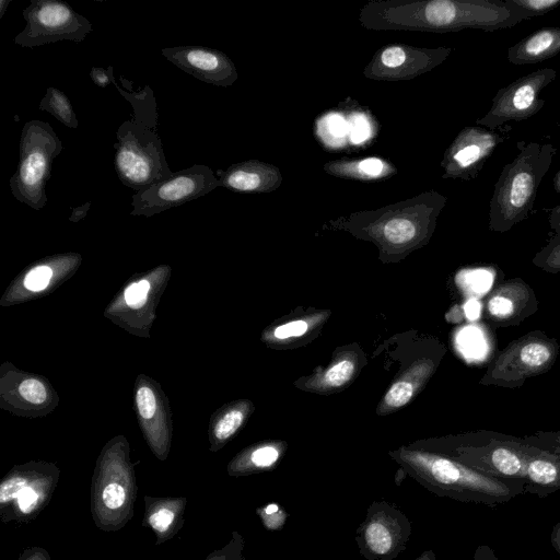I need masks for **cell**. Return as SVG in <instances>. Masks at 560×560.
<instances>
[{"label":"cell","instance_id":"obj_25","mask_svg":"<svg viewBox=\"0 0 560 560\" xmlns=\"http://www.w3.org/2000/svg\"><path fill=\"white\" fill-rule=\"evenodd\" d=\"M257 514L264 527L271 532L281 530L289 516L284 508L277 502H270L260 506L257 509Z\"/></svg>","mask_w":560,"mask_h":560},{"label":"cell","instance_id":"obj_45","mask_svg":"<svg viewBox=\"0 0 560 560\" xmlns=\"http://www.w3.org/2000/svg\"><path fill=\"white\" fill-rule=\"evenodd\" d=\"M550 542L553 549L560 555V522L556 523L551 529Z\"/></svg>","mask_w":560,"mask_h":560},{"label":"cell","instance_id":"obj_39","mask_svg":"<svg viewBox=\"0 0 560 560\" xmlns=\"http://www.w3.org/2000/svg\"><path fill=\"white\" fill-rule=\"evenodd\" d=\"M369 135V128L363 117H357L352 124L351 137L354 142H361Z\"/></svg>","mask_w":560,"mask_h":560},{"label":"cell","instance_id":"obj_38","mask_svg":"<svg viewBox=\"0 0 560 560\" xmlns=\"http://www.w3.org/2000/svg\"><path fill=\"white\" fill-rule=\"evenodd\" d=\"M90 77L98 88H107L112 83L109 72L104 68L93 67L90 71Z\"/></svg>","mask_w":560,"mask_h":560},{"label":"cell","instance_id":"obj_17","mask_svg":"<svg viewBox=\"0 0 560 560\" xmlns=\"http://www.w3.org/2000/svg\"><path fill=\"white\" fill-rule=\"evenodd\" d=\"M39 109L51 114L69 128H78L79 121L68 96L57 88H48L39 103Z\"/></svg>","mask_w":560,"mask_h":560},{"label":"cell","instance_id":"obj_3","mask_svg":"<svg viewBox=\"0 0 560 560\" xmlns=\"http://www.w3.org/2000/svg\"><path fill=\"white\" fill-rule=\"evenodd\" d=\"M518 153L504 165L489 205V230L508 232L533 212L538 187L557 149L551 143L518 141Z\"/></svg>","mask_w":560,"mask_h":560},{"label":"cell","instance_id":"obj_29","mask_svg":"<svg viewBox=\"0 0 560 560\" xmlns=\"http://www.w3.org/2000/svg\"><path fill=\"white\" fill-rule=\"evenodd\" d=\"M136 402L140 416L143 419H151L156 411V399L153 390L149 387H140L136 394Z\"/></svg>","mask_w":560,"mask_h":560},{"label":"cell","instance_id":"obj_44","mask_svg":"<svg viewBox=\"0 0 560 560\" xmlns=\"http://www.w3.org/2000/svg\"><path fill=\"white\" fill-rule=\"evenodd\" d=\"M90 207H91V202L86 201L83 205H81L77 208H73L72 213L70 215V221L75 222V221L83 219L86 215Z\"/></svg>","mask_w":560,"mask_h":560},{"label":"cell","instance_id":"obj_22","mask_svg":"<svg viewBox=\"0 0 560 560\" xmlns=\"http://www.w3.org/2000/svg\"><path fill=\"white\" fill-rule=\"evenodd\" d=\"M505 2L522 13L526 20L541 16L560 7V0H505Z\"/></svg>","mask_w":560,"mask_h":560},{"label":"cell","instance_id":"obj_32","mask_svg":"<svg viewBox=\"0 0 560 560\" xmlns=\"http://www.w3.org/2000/svg\"><path fill=\"white\" fill-rule=\"evenodd\" d=\"M26 487H28L27 480L22 477H13L5 480L0 486V502L7 503L12 499H18Z\"/></svg>","mask_w":560,"mask_h":560},{"label":"cell","instance_id":"obj_12","mask_svg":"<svg viewBox=\"0 0 560 560\" xmlns=\"http://www.w3.org/2000/svg\"><path fill=\"white\" fill-rule=\"evenodd\" d=\"M512 127L505 125L495 130L470 127L463 130L450 156V166L463 177H475L497 147L510 138Z\"/></svg>","mask_w":560,"mask_h":560},{"label":"cell","instance_id":"obj_7","mask_svg":"<svg viewBox=\"0 0 560 560\" xmlns=\"http://www.w3.org/2000/svg\"><path fill=\"white\" fill-rule=\"evenodd\" d=\"M26 25L14 43L36 47L59 40L82 42L92 32L91 22L59 0H31L23 12Z\"/></svg>","mask_w":560,"mask_h":560},{"label":"cell","instance_id":"obj_16","mask_svg":"<svg viewBox=\"0 0 560 560\" xmlns=\"http://www.w3.org/2000/svg\"><path fill=\"white\" fill-rule=\"evenodd\" d=\"M285 452V443L271 441L261 443L247 454L243 469L250 471H268L277 467Z\"/></svg>","mask_w":560,"mask_h":560},{"label":"cell","instance_id":"obj_27","mask_svg":"<svg viewBox=\"0 0 560 560\" xmlns=\"http://www.w3.org/2000/svg\"><path fill=\"white\" fill-rule=\"evenodd\" d=\"M19 393L25 400L35 405L44 402L47 397L44 384L35 378L24 380L19 386Z\"/></svg>","mask_w":560,"mask_h":560},{"label":"cell","instance_id":"obj_24","mask_svg":"<svg viewBox=\"0 0 560 560\" xmlns=\"http://www.w3.org/2000/svg\"><path fill=\"white\" fill-rule=\"evenodd\" d=\"M416 235L415 224L407 219H392L384 226V236L393 244L407 243Z\"/></svg>","mask_w":560,"mask_h":560},{"label":"cell","instance_id":"obj_15","mask_svg":"<svg viewBox=\"0 0 560 560\" xmlns=\"http://www.w3.org/2000/svg\"><path fill=\"white\" fill-rule=\"evenodd\" d=\"M560 54V26L542 27L508 49V60L513 65H533Z\"/></svg>","mask_w":560,"mask_h":560},{"label":"cell","instance_id":"obj_2","mask_svg":"<svg viewBox=\"0 0 560 560\" xmlns=\"http://www.w3.org/2000/svg\"><path fill=\"white\" fill-rule=\"evenodd\" d=\"M107 70L133 110L116 132L114 167L124 185L139 191L173 175L158 135L156 101L149 85L138 92L122 90L114 80L113 67Z\"/></svg>","mask_w":560,"mask_h":560},{"label":"cell","instance_id":"obj_9","mask_svg":"<svg viewBox=\"0 0 560 560\" xmlns=\"http://www.w3.org/2000/svg\"><path fill=\"white\" fill-rule=\"evenodd\" d=\"M218 185L209 166L195 164L133 194L131 214L153 215L205 196Z\"/></svg>","mask_w":560,"mask_h":560},{"label":"cell","instance_id":"obj_43","mask_svg":"<svg viewBox=\"0 0 560 560\" xmlns=\"http://www.w3.org/2000/svg\"><path fill=\"white\" fill-rule=\"evenodd\" d=\"M329 129L334 135L341 137L347 132V125L341 117L332 116L329 119Z\"/></svg>","mask_w":560,"mask_h":560},{"label":"cell","instance_id":"obj_21","mask_svg":"<svg viewBox=\"0 0 560 560\" xmlns=\"http://www.w3.org/2000/svg\"><path fill=\"white\" fill-rule=\"evenodd\" d=\"M456 13V2L434 0L424 8L425 20L433 26L451 27Z\"/></svg>","mask_w":560,"mask_h":560},{"label":"cell","instance_id":"obj_1","mask_svg":"<svg viewBox=\"0 0 560 560\" xmlns=\"http://www.w3.org/2000/svg\"><path fill=\"white\" fill-rule=\"evenodd\" d=\"M392 456L422 487L439 497L495 508L525 493V482L495 478L443 454L401 447Z\"/></svg>","mask_w":560,"mask_h":560},{"label":"cell","instance_id":"obj_26","mask_svg":"<svg viewBox=\"0 0 560 560\" xmlns=\"http://www.w3.org/2000/svg\"><path fill=\"white\" fill-rule=\"evenodd\" d=\"M245 413L240 408L228 411L215 424L214 435L218 440H226L242 425Z\"/></svg>","mask_w":560,"mask_h":560},{"label":"cell","instance_id":"obj_42","mask_svg":"<svg viewBox=\"0 0 560 560\" xmlns=\"http://www.w3.org/2000/svg\"><path fill=\"white\" fill-rule=\"evenodd\" d=\"M548 221L553 233L560 235V205L548 209Z\"/></svg>","mask_w":560,"mask_h":560},{"label":"cell","instance_id":"obj_10","mask_svg":"<svg viewBox=\"0 0 560 560\" xmlns=\"http://www.w3.org/2000/svg\"><path fill=\"white\" fill-rule=\"evenodd\" d=\"M557 72L542 68L523 75L501 88L492 98L489 112L477 122L495 130L511 121H522L537 114L545 105L539 93L551 83Z\"/></svg>","mask_w":560,"mask_h":560},{"label":"cell","instance_id":"obj_35","mask_svg":"<svg viewBox=\"0 0 560 560\" xmlns=\"http://www.w3.org/2000/svg\"><path fill=\"white\" fill-rule=\"evenodd\" d=\"M174 517H175V515H174L173 511H171L166 508H161L160 510H158L150 516L149 522H150V525L156 532L163 533L173 523Z\"/></svg>","mask_w":560,"mask_h":560},{"label":"cell","instance_id":"obj_37","mask_svg":"<svg viewBox=\"0 0 560 560\" xmlns=\"http://www.w3.org/2000/svg\"><path fill=\"white\" fill-rule=\"evenodd\" d=\"M38 494L31 487H26L18 498V504L23 513H30L37 504Z\"/></svg>","mask_w":560,"mask_h":560},{"label":"cell","instance_id":"obj_13","mask_svg":"<svg viewBox=\"0 0 560 560\" xmlns=\"http://www.w3.org/2000/svg\"><path fill=\"white\" fill-rule=\"evenodd\" d=\"M161 54L177 68L202 82L226 85L234 80L230 60L215 49L184 45L163 48Z\"/></svg>","mask_w":560,"mask_h":560},{"label":"cell","instance_id":"obj_46","mask_svg":"<svg viewBox=\"0 0 560 560\" xmlns=\"http://www.w3.org/2000/svg\"><path fill=\"white\" fill-rule=\"evenodd\" d=\"M478 308H479V304L476 301L468 302L465 305L467 317L470 319H475L478 316V312H476L475 310H478Z\"/></svg>","mask_w":560,"mask_h":560},{"label":"cell","instance_id":"obj_33","mask_svg":"<svg viewBox=\"0 0 560 560\" xmlns=\"http://www.w3.org/2000/svg\"><path fill=\"white\" fill-rule=\"evenodd\" d=\"M103 502L108 509L120 508L126 499L125 489L118 483H109L103 490Z\"/></svg>","mask_w":560,"mask_h":560},{"label":"cell","instance_id":"obj_30","mask_svg":"<svg viewBox=\"0 0 560 560\" xmlns=\"http://www.w3.org/2000/svg\"><path fill=\"white\" fill-rule=\"evenodd\" d=\"M149 290L150 283L148 280H140L137 283L130 284L125 290L126 303L133 308H140L147 301Z\"/></svg>","mask_w":560,"mask_h":560},{"label":"cell","instance_id":"obj_23","mask_svg":"<svg viewBox=\"0 0 560 560\" xmlns=\"http://www.w3.org/2000/svg\"><path fill=\"white\" fill-rule=\"evenodd\" d=\"M415 390L416 385L411 380L401 378L388 388L383 406L386 408H400L410 401Z\"/></svg>","mask_w":560,"mask_h":560},{"label":"cell","instance_id":"obj_47","mask_svg":"<svg viewBox=\"0 0 560 560\" xmlns=\"http://www.w3.org/2000/svg\"><path fill=\"white\" fill-rule=\"evenodd\" d=\"M415 560H436V557L434 551L429 549L421 552Z\"/></svg>","mask_w":560,"mask_h":560},{"label":"cell","instance_id":"obj_28","mask_svg":"<svg viewBox=\"0 0 560 560\" xmlns=\"http://www.w3.org/2000/svg\"><path fill=\"white\" fill-rule=\"evenodd\" d=\"M52 276V270L48 266H38L30 270L24 279V285L30 291L44 290Z\"/></svg>","mask_w":560,"mask_h":560},{"label":"cell","instance_id":"obj_8","mask_svg":"<svg viewBox=\"0 0 560 560\" xmlns=\"http://www.w3.org/2000/svg\"><path fill=\"white\" fill-rule=\"evenodd\" d=\"M410 535L407 515L394 503L375 500L369 505L354 539L365 560H393L406 550Z\"/></svg>","mask_w":560,"mask_h":560},{"label":"cell","instance_id":"obj_36","mask_svg":"<svg viewBox=\"0 0 560 560\" xmlns=\"http://www.w3.org/2000/svg\"><path fill=\"white\" fill-rule=\"evenodd\" d=\"M382 62L389 68H396L404 63L406 54L400 47H389L382 54Z\"/></svg>","mask_w":560,"mask_h":560},{"label":"cell","instance_id":"obj_11","mask_svg":"<svg viewBox=\"0 0 560 560\" xmlns=\"http://www.w3.org/2000/svg\"><path fill=\"white\" fill-rule=\"evenodd\" d=\"M538 310L534 290L521 278L508 279L488 294L483 315L494 327L516 326Z\"/></svg>","mask_w":560,"mask_h":560},{"label":"cell","instance_id":"obj_14","mask_svg":"<svg viewBox=\"0 0 560 560\" xmlns=\"http://www.w3.org/2000/svg\"><path fill=\"white\" fill-rule=\"evenodd\" d=\"M560 490V454L534 444L529 455L525 493L546 498Z\"/></svg>","mask_w":560,"mask_h":560},{"label":"cell","instance_id":"obj_20","mask_svg":"<svg viewBox=\"0 0 560 560\" xmlns=\"http://www.w3.org/2000/svg\"><path fill=\"white\" fill-rule=\"evenodd\" d=\"M354 371L355 363L353 360L341 359L323 373L319 385L323 388H338L351 380Z\"/></svg>","mask_w":560,"mask_h":560},{"label":"cell","instance_id":"obj_40","mask_svg":"<svg viewBox=\"0 0 560 560\" xmlns=\"http://www.w3.org/2000/svg\"><path fill=\"white\" fill-rule=\"evenodd\" d=\"M360 170L369 175L376 176L383 170V163L377 159H368L360 163Z\"/></svg>","mask_w":560,"mask_h":560},{"label":"cell","instance_id":"obj_18","mask_svg":"<svg viewBox=\"0 0 560 560\" xmlns=\"http://www.w3.org/2000/svg\"><path fill=\"white\" fill-rule=\"evenodd\" d=\"M220 174L221 179L219 185L237 191H253L261 184V178L258 173L244 167H233L229 172H220Z\"/></svg>","mask_w":560,"mask_h":560},{"label":"cell","instance_id":"obj_34","mask_svg":"<svg viewBox=\"0 0 560 560\" xmlns=\"http://www.w3.org/2000/svg\"><path fill=\"white\" fill-rule=\"evenodd\" d=\"M308 326L305 320H294L277 327L273 335L278 339H287L290 337H298L305 334Z\"/></svg>","mask_w":560,"mask_h":560},{"label":"cell","instance_id":"obj_49","mask_svg":"<svg viewBox=\"0 0 560 560\" xmlns=\"http://www.w3.org/2000/svg\"><path fill=\"white\" fill-rule=\"evenodd\" d=\"M12 0H0V19L3 18L8 7H9V3L11 2Z\"/></svg>","mask_w":560,"mask_h":560},{"label":"cell","instance_id":"obj_4","mask_svg":"<svg viewBox=\"0 0 560 560\" xmlns=\"http://www.w3.org/2000/svg\"><path fill=\"white\" fill-rule=\"evenodd\" d=\"M62 151V142L45 121H27L20 139V160L16 172L9 179L13 196L35 210L47 203L46 184L52 161Z\"/></svg>","mask_w":560,"mask_h":560},{"label":"cell","instance_id":"obj_6","mask_svg":"<svg viewBox=\"0 0 560 560\" xmlns=\"http://www.w3.org/2000/svg\"><path fill=\"white\" fill-rule=\"evenodd\" d=\"M560 346L556 338L533 330L508 343L488 364L481 385L517 389L555 364Z\"/></svg>","mask_w":560,"mask_h":560},{"label":"cell","instance_id":"obj_5","mask_svg":"<svg viewBox=\"0 0 560 560\" xmlns=\"http://www.w3.org/2000/svg\"><path fill=\"white\" fill-rule=\"evenodd\" d=\"M534 444L492 431H481L456 442L450 450L439 453L448 456L485 475L526 480V468Z\"/></svg>","mask_w":560,"mask_h":560},{"label":"cell","instance_id":"obj_48","mask_svg":"<svg viewBox=\"0 0 560 560\" xmlns=\"http://www.w3.org/2000/svg\"><path fill=\"white\" fill-rule=\"evenodd\" d=\"M552 183L555 190L560 195V170L555 174Z\"/></svg>","mask_w":560,"mask_h":560},{"label":"cell","instance_id":"obj_19","mask_svg":"<svg viewBox=\"0 0 560 560\" xmlns=\"http://www.w3.org/2000/svg\"><path fill=\"white\" fill-rule=\"evenodd\" d=\"M532 261L546 272H560V235L553 233L547 244L536 253Z\"/></svg>","mask_w":560,"mask_h":560},{"label":"cell","instance_id":"obj_41","mask_svg":"<svg viewBox=\"0 0 560 560\" xmlns=\"http://www.w3.org/2000/svg\"><path fill=\"white\" fill-rule=\"evenodd\" d=\"M471 560H499L494 550L487 545H479L472 556Z\"/></svg>","mask_w":560,"mask_h":560},{"label":"cell","instance_id":"obj_31","mask_svg":"<svg viewBox=\"0 0 560 560\" xmlns=\"http://www.w3.org/2000/svg\"><path fill=\"white\" fill-rule=\"evenodd\" d=\"M525 439L535 445L560 454V431H536Z\"/></svg>","mask_w":560,"mask_h":560}]
</instances>
